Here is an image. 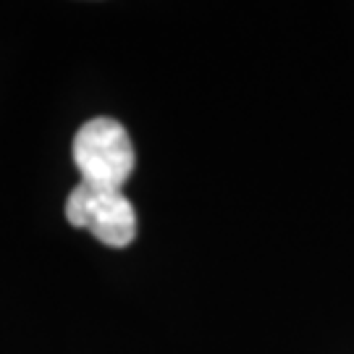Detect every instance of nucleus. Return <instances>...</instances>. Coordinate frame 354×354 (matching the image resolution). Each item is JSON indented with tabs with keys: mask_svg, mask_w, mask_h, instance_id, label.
<instances>
[{
	"mask_svg": "<svg viewBox=\"0 0 354 354\" xmlns=\"http://www.w3.org/2000/svg\"><path fill=\"white\" fill-rule=\"evenodd\" d=\"M74 163L82 181L100 189H121L129 181L137 155L129 140V131L115 118H92L76 131Z\"/></svg>",
	"mask_w": 354,
	"mask_h": 354,
	"instance_id": "1",
	"label": "nucleus"
},
{
	"mask_svg": "<svg viewBox=\"0 0 354 354\" xmlns=\"http://www.w3.org/2000/svg\"><path fill=\"white\" fill-rule=\"evenodd\" d=\"M66 221L87 228L108 247H129L137 236V213L121 189H100L79 181L66 200Z\"/></svg>",
	"mask_w": 354,
	"mask_h": 354,
	"instance_id": "2",
	"label": "nucleus"
}]
</instances>
